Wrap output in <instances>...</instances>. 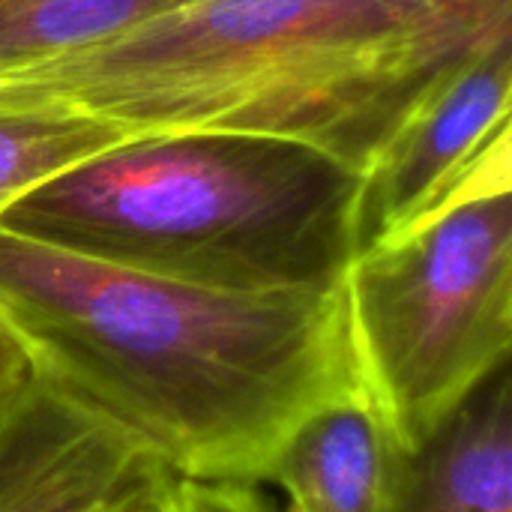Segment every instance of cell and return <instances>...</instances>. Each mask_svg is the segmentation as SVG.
<instances>
[{
    "label": "cell",
    "mask_w": 512,
    "mask_h": 512,
    "mask_svg": "<svg viewBox=\"0 0 512 512\" xmlns=\"http://www.w3.org/2000/svg\"><path fill=\"white\" fill-rule=\"evenodd\" d=\"M339 294L360 387L414 447L512 360V141L435 213L357 252Z\"/></svg>",
    "instance_id": "obj_4"
},
{
    "label": "cell",
    "mask_w": 512,
    "mask_h": 512,
    "mask_svg": "<svg viewBox=\"0 0 512 512\" xmlns=\"http://www.w3.org/2000/svg\"><path fill=\"white\" fill-rule=\"evenodd\" d=\"M387 512H512V360L402 447Z\"/></svg>",
    "instance_id": "obj_7"
},
{
    "label": "cell",
    "mask_w": 512,
    "mask_h": 512,
    "mask_svg": "<svg viewBox=\"0 0 512 512\" xmlns=\"http://www.w3.org/2000/svg\"><path fill=\"white\" fill-rule=\"evenodd\" d=\"M363 171L255 132H144L39 183L0 228L102 264L237 294H333Z\"/></svg>",
    "instance_id": "obj_3"
},
{
    "label": "cell",
    "mask_w": 512,
    "mask_h": 512,
    "mask_svg": "<svg viewBox=\"0 0 512 512\" xmlns=\"http://www.w3.org/2000/svg\"><path fill=\"white\" fill-rule=\"evenodd\" d=\"M402 444L357 390L303 417L267 462L291 512H387Z\"/></svg>",
    "instance_id": "obj_8"
},
{
    "label": "cell",
    "mask_w": 512,
    "mask_h": 512,
    "mask_svg": "<svg viewBox=\"0 0 512 512\" xmlns=\"http://www.w3.org/2000/svg\"><path fill=\"white\" fill-rule=\"evenodd\" d=\"M138 132L60 99L0 84V213L87 156Z\"/></svg>",
    "instance_id": "obj_9"
},
{
    "label": "cell",
    "mask_w": 512,
    "mask_h": 512,
    "mask_svg": "<svg viewBox=\"0 0 512 512\" xmlns=\"http://www.w3.org/2000/svg\"><path fill=\"white\" fill-rule=\"evenodd\" d=\"M507 36L426 24L363 0H189L0 84L138 135H282L366 171L444 78Z\"/></svg>",
    "instance_id": "obj_2"
},
{
    "label": "cell",
    "mask_w": 512,
    "mask_h": 512,
    "mask_svg": "<svg viewBox=\"0 0 512 512\" xmlns=\"http://www.w3.org/2000/svg\"><path fill=\"white\" fill-rule=\"evenodd\" d=\"M165 512H267L252 486L174 480L165 495Z\"/></svg>",
    "instance_id": "obj_12"
},
{
    "label": "cell",
    "mask_w": 512,
    "mask_h": 512,
    "mask_svg": "<svg viewBox=\"0 0 512 512\" xmlns=\"http://www.w3.org/2000/svg\"><path fill=\"white\" fill-rule=\"evenodd\" d=\"M174 477L45 378L0 402V512H120Z\"/></svg>",
    "instance_id": "obj_6"
},
{
    "label": "cell",
    "mask_w": 512,
    "mask_h": 512,
    "mask_svg": "<svg viewBox=\"0 0 512 512\" xmlns=\"http://www.w3.org/2000/svg\"><path fill=\"white\" fill-rule=\"evenodd\" d=\"M33 378V366L9 330V324L0 318V402H6L15 390H21Z\"/></svg>",
    "instance_id": "obj_13"
},
{
    "label": "cell",
    "mask_w": 512,
    "mask_h": 512,
    "mask_svg": "<svg viewBox=\"0 0 512 512\" xmlns=\"http://www.w3.org/2000/svg\"><path fill=\"white\" fill-rule=\"evenodd\" d=\"M189 0H0V78L93 51Z\"/></svg>",
    "instance_id": "obj_10"
},
{
    "label": "cell",
    "mask_w": 512,
    "mask_h": 512,
    "mask_svg": "<svg viewBox=\"0 0 512 512\" xmlns=\"http://www.w3.org/2000/svg\"><path fill=\"white\" fill-rule=\"evenodd\" d=\"M171 483H174V480H171ZM171 483H168V486H171ZM168 486H165V489H156V492H150V495H144V498H138V501H132L129 507H123L120 512H165Z\"/></svg>",
    "instance_id": "obj_14"
},
{
    "label": "cell",
    "mask_w": 512,
    "mask_h": 512,
    "mask_svg": "<svg viewBox=\"0 0 512 512\" xmlns=\"http://www.w3.org/2000/svg\"><path fill=\"white\" fill-rule=\"evenodd\" d=\"M0 318L39 378L174 480L258 486L303 417L363 390L339 291H216L0 228Z\"/></svg>",
    "instance_id": "obj_1"
},
{
    "label": "cell",
    "mask_w": 512,
    "mask_h": 512,
    "mask_svg": "<svg viewBox=\"0 0 512 512\" xmlns=\"http://www.w3.org/2000/svg\"><path fill=\"white\" fill-rule=\"evenodd\" d=\"M426 24L512 33V0H363Z\"/></svg>",
    "instance_id": "obj_11"
},
{
    "label": "cell",
    "mask_w": 512,
    "mask_h": 512,
    "mask_svg": "<svg viewBox=\"0 0 512 512\" xmlns=\"http://www.w3.org/2000/svg\"><path fill=\"white\" fill-rule=\"evenodd\" d=\"M512 36L486 45L444 78L363 171L354 255L447 204L471 174L512 141Z\"/></svg>",
    "instance_id": "obj_5"
}]
</instances>
